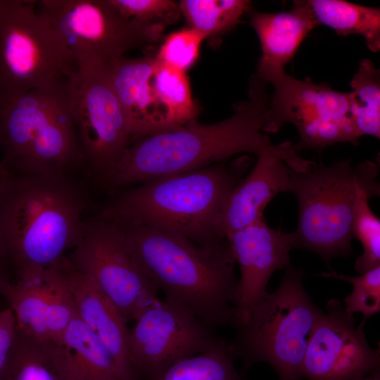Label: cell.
Here are the masks:
<instances>
[{
    "mask_svg": "<svg viewBox=\"0 0 380 380\" xmlns=\"http://www.w3.org/2000/svg\"><path fill=\"white\" fill-rule=\"evenodd\" d=\"M359 380H380V372H376Z\"/></svg>",
    "mask_w": 380,
    "mask_h": 380,
    "instance_id": "34",
    "label": "cell"
},
{
    "mask_svg": "<svg viewBox=\"0 0 380 380\" xmlns=\"http://www.w3.org/2000/svg\"><path fill=\"white\" fill-rule=\"evenodd\" d=\"M115 92L127 119L132 142L176 129L195 120L186 73L156 57H122L106 64Z\"/></svg>",
    "mask_w": 380,
    "mask_h": 380,
    "instance_id": "9",
    "label": "cell"
},
{
    "mask_svg": "<svg viewBox=\"0 0 380 380\" xmlns=\"http://www.w3.org/2000/svg\"><path fill=\"white\" fill-rule=\"evenodd\" d=\"M66 259L72 269L94 280L127 322L134 321L158 298V289L133 260L114 221L94 217L84 222L82 239Z\"/></svg>",
    "mask_w": 380,
    "mask_h": 380,
    "instance_id": "13",
    "label": "cell"
},
{
    "mask_svg": "<svg viewBox=\"0 0 380 380\" xmlns=\"http://www.w3.org/2000/svg\"><path fill=\"white\" fill-rule=\"evenodd\" d=\"M0 151L13 172L72 175L84 168L68 80L0 101Z\"/></svg>",
    "mask_w": 380,
    "mask_h": 380,
    "instance_id": "5",
    "label": "cell"
},
{
    "mask_svg": "<svg viewBox=\"0 0 380 380\" xmlns=\"http://www.w3.org/2000/svg\"><path fill=\"white\" fill-rule=\"evenodd\" d=\"M350 114L360 138L380 137V70L369 59H362L350 80Z\"/></svg>",
    "mask_w": 380,
    "mask_h": 380,
    "instance_id": "24",
    "label": "cell"
},
{
    "mask_svg": "<svg viewBox=\"0 0 380 380\" xmlns=\"http://www.w3.org/2000/svg\"><path fill=\"white\" fill-rule=\"evenodd\" d=\"M274 92L267 118L273 133L286 122L298 129L295 151L319 148L338 142L355 143L359 139L353 125L349 92L338 91L328 84L298 80L281 72L270 80Z\"/></svg>",
    "mask_w": 380,
    "mask_h": 380,
    "instance_id": "12",
    "label": "cell"
},
{
    "mask_svg": "<svg viewBox=\"0 0 380 380\" xmlns=\"http://www.w3.org/2000/svg\"><path fill=\"white\" fill-rule=\"evenodd\" d=\"M248 163L241 158L143 182L118 194L96 218L152 227L200 245L213 243L224 239L215 233V220Z\"/></svg>",
    "mask_w": 380,
    "mask_h": 380,
    "instance_id": "4",
    "label": "cell"
},
{
    "mask_svg": "<svg viewBox=\"0 0 380 380\" xmlns=\"http://www.w3.org/2000/svg\"><path fill=\"white\" fill-rule=\"evenodd\" d=\"M116 223L133 260L165 300L213 328L234 325L238 279L226 238L200 245L152 227Z\"/></svg>",
    "mask_w": 380,
    "mask_h": 380,
    "instance_id": "2",
    "label": "cell"
},
{
    "mask_svg": "<svg viewBox=\"0 0 380 380\" xmlns=\"http://www.w3.org/2000/svg\"><path fill=\"white\" fill-rule=\"evenodd\" d=\"M213 329L158 298L129 329V357L138 378L153 380L176 362L215 347L222 338Z\"/></svg>",
    "mask_w": 380,
    "mask_h": 380,
    "instance_id": "14",
    "label": "cell"
},
{
    "mask_svg": "<svg viewBox=\"0 0 380 380\" xmlns=\"http://www.w3.org/2000/svg\"><path fill=\"white\" fill-rule=\"evenodd\" d=\"M322 277L334 278L350 283L352 293L344 299L346 310L353 314L361 312L364 325L366 320L380 310V266L357 277H348L335 271L322 273Z\"/></svg>",
    "mask_w": 380,
    "mask_h": 380,
    "instance_id": "28",
    "label": "cell"
},
{
    "mask_svg": "<svg viewBox=\"0 0 380 380\" xmlns=\"http://www.w3.org/2000/svg\"><path fill=\"white\" fill-rule=\"evenodd\" d=\"M267 82L256 75L250 81L248 99L234 104V114L211 125L195 120L176 129L132 142L114 168L106 186L121 187L165 176L197 170L233 155L269 154L296 171L308 160L298 156L289 142L274 144L267 118Z\"/></svg>",
    "mask_w": 380,
    "mask_h": 380,
    "instance_id": "1",
    "label": "cell"
},
{
    "mask_svg": "<svg viewBox=\"0 0 380 380\" xmlns=\"http://www.w3.org/2000/svg\"><path fill=\"white\" fill-rule=\"evenodd\" d=\"M303 272L291 263L278 288L267 292L248 319L235 326L231 343L235 357L246 369L258 362L270 365L279 380H301L306 350L323 313L303 286Z\"/></svg>",
    "mask_w": 380,
    "mask_h": 380,
    "instance_id": "6",
    "label": "cell"
},
{
    "mask_svg": "<svg viewBox=\"0 0 380 380\" xmlns=\"http://www.w3.org/2000/svg\"><path fill=\"white\" fill-rule=\"evenodd\" d=\"M379 167L366 160L353 166L343 160L306 172L291 168L288 192L295 195L298 218L292 232L295 248L314 252L327 263L352 253V225L359 188L376 178Z\"/></svg>",
    "mask_w": 380,
    "mask_h": 380,
    "instance_id": "7",
    "label": "cell"
},
{
    "mask_svg": "<svg viewBox=\"0 0 380 380\" xmlns=\"http://www.w3.org/2000/svg\"><path fill=\"white\" fill-rule=\"evenodd\" d=\"M125 18L148 25L165 27L175 23L181 12L170 0H109Z\"/></svg>",
    "mask_w": 380,
    "mask_h": 380,
    "instance_id": "30",
    "label": "cell"
},
{
    "mask_svg": "<svg viewBox=\"0 0 380 380\" xmlns=\"http://www.w3.org/2000/svg\"><path fill=\"white\" fill-rule=\"evenodd\" d=\"M291 167L269 154L258 156L253 168L232 190L215 222L219 238L263 218L264 210L278 194L289 191Z\"/></svg>",
    "mask_w": 380,
    "mask_h": 380,
    "instance_id": "19",
    "label": "cell"
},
{
    "mask_svg": "<svg viewBox=\"0 0 380 380\" xmlns=\"http://www.w3.org/2000/svg\"><path fill=\"white\" fill-rule=\"evenodd\" d=\"M51 343L68 380H125L108 350L77 315Z\"/></svg>",
    "mask_w": 380,
    "mask_h": 380,
    "instance_id": "21",
    "label": "cell"
},
{
    "mask_svg": "<svg viewBox=\"0 0 380 380\" xmlns=\"http://www.w3.org/2000/svg\"><path fill=\"white\" fill-rule=\"evenodd\" d=\"M261 46L257 76L267 83L284 72L308 34L319 25L308 1H295L286 12H255L251 18Z\"/></svg>",
    "mask_w": 380,
    "mask_h": 380,
    "instance_id": "20",
    "label": "cell"
},
{
    "mask_svg": "<svg viewBox=\"0 0 380 380\" xmlns=\"http://www.w3.org/2000/svg\"><path fill=\"white\" fill-rule=\"evenodd\" d=\"M231 343L224 339L211 349L182 359L153 380H245L236 371Z\"/></svg>",
    "mask_w": 380,
    "mask_h": 380,
    "instance_id": "25",
    "label": "cell"
},
{
    "mask_svg": "<svg viewBox=\"0 0 380 380\" xmlns=\"http://www.w3.org/2000/svg\"><path fill=\"white\" fill-rule=\"evenodd\" d=\"M36 4L0 0V101L64 82L77 69Z\"/></svg>",
    "mask_w": 380,
    "mask_h": 380,
    "instance_id": "8",
    "label": "cell"
},
{
    "mask_svg": "<svg viewBox=\"0 0 380 380\" xmlns=\"http://www.w3.org/2000/svg\"><path fill=\"white\" fill-rule=\"evenodd\" d=\"M319 25L338 35L359 34L373 52L380 49V9L341 0H308Z\"/></svg>",
    "mask_w": 380,
    "mask_h": 380,
    "instance_id": "22",
    "label": "cell"
},
{
    "mask_svg": "<svg viewBox=\"0 0 380 380\" xmlns=\"http://www.w3.org/2000/svg\"><path fill=\"white\" fill-rule=\"evenodd\" d=\"M64 272L77 316L108 350L125 380H138L129 357L127 322L120 310L89 275L72 269L66 257Z\"/></svg>",
    "mask_w": 380,
    "mask_h": 380,
    "instance_id": "18",
    "label": "cell"
},
{
    "mask_svg": "<svg viewBox=\"0 0 380 380\" xmlns=\"http://www.w3.org/2000/svg\"><path fill=\"white\" fill-rule=\"evenodd\" d=\"M65 257L48 267L18 272L2 296L12 310L18 331L41 341H57L77 315L65 282Z\"/></svg>",
    "mask_w": 380,
    "mask_h": 380,
    "instance_id": "16",
    "label": "cell"
},
{
    "mask_svg": "<svg viewBox=\"0 0 380 380\" xmlns=\"http://www.w3.org/2000/svg\"><path fill=\"white\" fill-rule=\"evenodd\" d=\"M336 299L327 304L313 329L303 365L308 380H359L380 368L379 349L369 345L363 324Z\"/></svg>",
    "mask_w": 380,
    "mask_h": 380,
    "instance_id": "15",
    "label": "cell"
},
{
    "mask_svg": "<svg viewBox=\"0 0 380 380\" xmlns=\"http://www.w3.org/2000/svg\"><path fill=\"white\" fill-rule=\"evenodd\" d=\"M1 380L68 379L57 362L51 342L39 341L18 331Z\"/></svg>",
    "mask_w": 380,
    "mask_h": 380,
    "instance_id": "23",
    "label": "cell"
},
{
    "mask_svg": "<svg viewBox=\"0 0 380 380\" xmlns=\"http://www.w3.org/2000/svg\"><path fill=\"white\" fill-rule=\"evenodd\" d=\"M379 184L374 178L364 183L357 191L352 232L353 238L363 248L355 265L360 274L380 266V221L369 204V199L379 196Z\"/></svg>",
    "mask_w": 380,
    "mask_h": 380,
    "instance_id": "27",
    "label": "cell"
},
{
    "mask_svg": "<svg viewBox=\"0 0 380 380\" xmlns=\"http://www.w3.org/2000/svg\"><path fill=\"white\" fill-rule=\"evenodd\" d=\"M106 64L77 63L68 79L70 110L84 168L106 186L132 143L129 123Z\"/></svg>",
    "mask_w": 380,
    "mask_h": 380,
    "instance_id": "10",
    "label": "cell"
},
{
    "mask_svg": "<svg viewBox=\"0 0 380 380\" xmlns=\"http://www.w3.org/2000/svg\"><path fill=\"white\" fill-rule=\"evenodd\" d=\"M239 264L234 326L246 322L254 305L267 292L272 274L290 264L295 248L292 232L269 227L264 217L226 236Z\"/></svg>",
    "mask_w": 380,
    "mask_h": 380,
    "instance_id": "17",
    "label": "cell"
},
{
    "mask_svg": "<svg viewBox=\"0 0 380 380\" xmlns=\"http://www.w3.org/2000/svg\"><path fill=\"white\" fill-rule=\"evenodd\" d=\"M88 206L73 175L8 170L0 185V256L17 272L57 264L81 241Z\"/></svg>",
    "mask_w": 380,
    "mask_h": 380,
    "instance_id": "3",
    "label": "cell"
},
{
    "mask_svg": "<svg viewBox=\"0 0 380 380\" xmlns=\"http://www.w3.org/2000/svg\"><path fill=\"white\" fill-rule=\"evenodd\" d=\"M5 261L0 256V294H3L6 287L12 282L5 267Z\"/></svg>",
    "mask_w": 380,
    "mask_h": 380,
    "instance_id": "32",
    "label": "cell"
},
{
    "mask_svg": "<svg viewBox=\"0 0 380 380\" xmlns=\"http://www.w3.org/2000/svg\"><path fill=\"white\" fill-rule=\"evenodd\" d=\"M38 12L77 63H107L160 40L164 27L124 18L109 0H40Z\"/></svg>",
    "mask_w": 380,
    "mask_h": 380,
    "instance_id": "11",
    "label": "cell"
},
{
    "mask_svg": "<svg viewBox=\"0 0 380 380\" xmlns=\"http://www.w3.org/2000/svg\"><path fill=\"white\" fill-rule=\"evenodd\" d=\"M8 172V169L1 162H0V185L7 175Z\"/></svg>",
    "mask_w": 380,
    "mask_h": 380,
    "instance_id": "33",
    "label": "cell"
},
{
    "mask_svg": "<svg viewBox=\"0 0 380 380\" xmlns=\"http://www.w3.org/2000/svg\"><path fill=\"white\" fill-rule=\"evenodd\" d=\"M17 335L16 322L11 308L0 310V380L10 360Z\"/></svg>",
    "mask_w": 380,
    "mask_h": 380,
    "instance_id": "31",
    "label": "cell"
},
{
    "mask_svg": "<svg viewBox=\"0 0 380 380\" xmlns=\"http://www.w3.org/2000/svg\"><path fill=\"white\" fill-rule=\"evenodd\" d=\"M181 14L189 27L205 38L219 37L234 27L250 8L247 0H182Z\"/></svg>",
    "mask_w": 380,
    "mask_h": 380,
    "instance_id": "26",
    "label": "cell"
},
{
    "mask_svg": "<svg viewBox=\"0 0 380 380\" xmlns=\"http://www.w3.org/2000/svg\"><path fill=\"white\" fill-rule=\"evenodd\" d=\"M205 37L191 27L168 34L156 58L176 70L186 72L197 61L202 42Z\"/></svg>",
    "mask_w": 380,
    "mask_h": 380,
    "instance_id": "29",
    "label": "cell"
}]
</instances>
